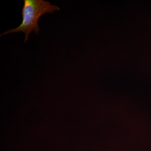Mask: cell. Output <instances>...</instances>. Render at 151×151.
I'll return each instance as SVG.
<instances>
[{
    "mask_svg": "<svg viewBox=\"0 0 151 151\" xmlns=\"http://www.w3.org/2000/svg\"><path fill=\"white\" fill-rule=\"evenodd\" d=\"M22 10L23 21L21 24L16 28L7 31L1 36L15 32H23L25 34L24 42L28 40L29 35L33 31L37 34L39 32L38 21L41 16L46 13L52 14L60 8L56 5H52L50 2L44 0H24Z\"/></svg>",
    "mask_w": 151,
    "mask_h": 151,
    "instance_id": "6da1fadb",
    "label": "cell"
}]
</instances>
